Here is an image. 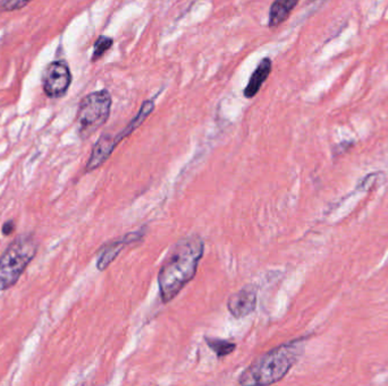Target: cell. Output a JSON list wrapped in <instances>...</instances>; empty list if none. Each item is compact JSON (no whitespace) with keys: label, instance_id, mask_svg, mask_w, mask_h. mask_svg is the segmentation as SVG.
Listing matches in <instances>:
<instances>
[{"label":"cell","instance_id":"cell-1","mask_svg":"<svg viewBox=\"0 0 388 386\" xmlns=\"http://www.w3.org/2000/svg\"><path fill=\"white\" fill-rule=\"evenodd\" d=\"M205 253V242L199 235L176 242L158 272L160 299L168 304L196 277L199 263Z\"/></svg>","mask_w":388,"mask_h":386},{"label":"cell","instance_id":"cell-2","mask_svg":"<svg viewBox=\"0 0 388 386\" xmlns=\"http://www.w3.org/2000/svg\"><path fill=\"white\" fill-rule=\"evenodd\" d=\"M305 339L279 345L259 357L241 375V385H272L288 374L305 351Z\"/></svg>","mask_w":388,"mask_h":386},{"label":"cell","instance_id":"cell-3","mask_svg":"<svg viewBox=\"0 0 388 386\" xmlns=\"http://www.w3.org/2000/svg\"><path fill=\"white\" fill-rule=\"evenodd\" d=\"M38 242L33 233L14 239L0 257V291L15 286L38 253Z\"/></svg>","mask_w":388,"mask_h":386},{"label":"cell","instance_id":"cell-4","mask_svg":"<svg viewBox=\"0 0 388 386\" xmlns=\"http://www.w3.org/2000/svg\"><path fill=\"white\" fill-rule=\"evenodd\" d=\"M112 104V95L107 90L92 92L82 99L76 115L77 134L81 139H89L106 124Z\"/></svg>","mask_w":388,"mask_h":386},{"label":"cell","instance_id":"cell-5","mask_svg":"<svg viewBox=\"0 0 388 386\" xmlns=\"http://www.w3.org/2000/svg\"><path fill=\"white\" fill-rule=\"evenodd\" d=\"M72 83L71 69L64 60H55L42 74V88L51 99H60L69 91Z\"/></svg>","mask_w":388,"mask_h":386},{"label":"cell","instance_id":"cell-6","mask_svg":"<svg viewBox=\"0 0 388 386\" xmlns=\"http://www.w3.org/2000/svg\"><path fill=\"white\" fill-rule=\"evenodd\" d=\"M145 233L147 229L145 227L140 230L128 233L119 240H114L102 246L99 249L98 260H97V268L99 271H105L115 261L116 257L119 256L125 246L130 245L132 242H140L145 237Z\"/></svg>","mask_w":388,"mask_h":386},{"label":"cell","instance_id":"cell-7","mask_svg":"<svg viewBox=\"0 0 388 386\" xmlns=\"http://www.w3.org/2000/svg\"><path fill=\"white\" fill-rule=\"evenodd\" d=\"M258 296L255 287L246 286L235 292L227 301V310L235 319H243L255 312Z\"/></svg>","mask_w":388,"mask_h":386},{"label":"cell","instance_id":"cell-8","mask_svg":"<svg viewBox=\"0 0 388 386\" xmlns=\"http://www.w3.org/2000/svg\"><path fill=\"white\" fill-rule=\"evenodd\" d=\"M117 145L119 142L116 139V135L110 133L102 134L92 148L91 156L86 165V172H91L104 165Z\"/></svg>","mask_w":388,"mask_h":386},{"label":"cell","instance_id":"cell-9","mask_svg":"<svg viewBox=\"0 0 388 386\" xmlns=\"http://www.w3.org/2000/svg\"><path fill=\"white\" fill-rule=\"evenodd\" d=\"M272 67H273V64H272V60L269 58H264L261 60L258 67L255 68V71L252 73L249 83L244 89V97L252 99V97H255V95H258L261 86L264 85V83L269 77Z\"/></svg>","mask_w":388,"mask_h":386},{"label":"cell","instance_id":"cell-10","mask_svg":"<svg viewBox=\"0 0 388 386\" xmlns=\"http://www.w3.org/2000/svg\"><path fill=\"white\" fill-rule=\"evenodd\" d=\"M297 3L299 0H275L270 7L269 23H268L270 29H275L283 22L286 21Z\"/></svg>","mask_w":388,"mask_h":386},{"label":"cell","instance_id":"cell-11","mask_svg":"<svg viewBox=\"0 0 388 386\" xmlns=\"http://www.w3.org/2000/svg\"><path fill=\"white\" fill-rule=\"evenodd\" d=\"M154 110V101L145 100V102H143L142 106H141V108H140L137 116H135V117H134V118L132 119L128 125H126V127H125L124 130H123L121 133L116 135V139H117L119 144L123 141V139H125V137H128V136H130L131 134L133 133L134 130L139 128V127L143 124V121L148 118L149 116L152 115Z\"/></svg>","mask_w":388,"mask_h":386},{"label":"cell","instance_id":"cell-12","mask_svg":"<svg viewBox=\"0 0 388 386\" xmlns=\"http://www.w3.org/2000/svg\"><path fill=\"white\" fill-rule=\"evenodd\" d=\"M208 347L216 354L218 359H222L224 357L229 356L236 348V345L227 340L213 339V338H206Z\"/></svg>","mask_w":388,"mask_h":386},{"label":"cell","instance_id":"cell-13","mask_svg":"<svg viewBox=\"0 0 388 386\" xmlns=\"http://www.w3.org/2000/svg\"><path fill=\"white\" fill-rule=\"evenodd\" d=\"M113 39L104 36H99L97 41L95 42V50H93V55H92V62H98L99 60H101L105 56V53L110 50V48L113 47Z\"/></svg>","mask_w":388,"mask_h":386},{"label":"cell","instance_id":"cell-14","mask_svg":"<svg viewBox=\"0 0 388 386\" xmlns=\"http://www.w3.org/2000/svg\"><path fill=\"white\" fill-rule=\"evenodd\" d=\"M32 0H1L0 1V12H13L23 8Z\"/></svg>","mask_w":388,"mask_h":386},{"label":"cell","instance_id":"cell-15","mask_svg":"<svg viewBox=\"0 0 388 386\" xmlns=\"http://www.w3.org/2000/svg\"><path fill=\"white\" fill-rule=\"evenodd\" d=\"M16 229L15 222L13 220H8V221L5 222L3 224V228H1V231H3L4 236H11Z\"/></svg>","mask_w":388,"mask_h":386}]
</instances>
